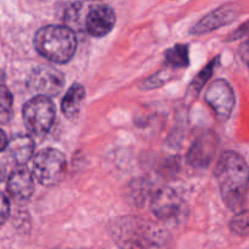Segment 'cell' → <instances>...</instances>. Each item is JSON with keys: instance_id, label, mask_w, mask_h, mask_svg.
Wrapping results in <instances>:
<instances>
[{"instance_id": "cell-19", "label": "cell", "mask_w": 249, "mask_h": 249, "mask_svg": "<svg viewBox=\"0 0 249 249\" xmlns=\"http://www.w3.org/2000/svg\"><path fill=\"white\" fill-rule=\"evenodd\" d=\"M172 78H173V74L169 71V67H165L164 70L160 71V72H157L156 74H153L152 77L143 80V83L141 84V89L143 90L155 89V88H158L160 87V85L168 83Z\"/></svg>"}, {"instance_id": "cell-1", "label": "cell", "mask_w": 249, "mask_h": 249, "mask_svg": "<svg viewBox=\"0 0 249 249\" xmlns=\"http://www.w3.org/2000/svg\"><path fill=\"white\" fill-rule=\"evenodd\" d=\"M112 240L121 249H168L170 237L160 224L140 216H119L108 225Z\"/></svg>"}, {"instance_id": "cell-18", "label": "cell", "mask_w": 249, "mask_h": 249, "mask_svg": "<svg viewBox=\"0 0 249 249\" xmlns=\"http://www.w3.org/2000/svg\"><path fill=\"white\" fill-rule=\"evenodd\" d=\"M230 229L238 236H249V211H243L235 214L230 223Z\"/></svg>"}, {"instance_id": "cell-13", "label": "cell", "mask_w": 249, "mask_h": 249, "mask_svg": "<svg viewBox=\"0 0 249 249\" xmlns=\"http://www.w3.org/2000/svg\"><path fill=\"white\" fill-rule=\"evenodd\" d=\"M6 150L16 164L23 165L33 157L34 141L28 135H16L9 141Z\"/></svg>"}, {"instance_id": "cell-15", "label": "cell", "mask_w": 249, "mask_h": 249, "mask_svg": "<svg viewBox=\"0 0 249 249\" xmlns=\"http://www.w3.org/2000/svg\"><path fill=\"white\" fill-rule=\"evenodd\" d=\"M164 65L174 70L186 68L190 65L189 46L186 44H177L168 49L164 53Z\"/></svg>"}, {"instance_id": "cell-24", "label": "cell", "mask_w": 249, "mask_h": 249, "mask_svg": "<svg viewBox=\"0 0 249 249\" xmlns=\"http://www.w3.org/2000/svg\"><path fill=\"white\" fill-rule=\"evenodd\" d=\"M7 145H9V140H7V136L4 131L0 129V152L5 151L7 148Z\"/></svg>"}, {"instance_id": "cell-5", "label": "cell", "mask_w": 249, "mask_h": 249, "mask_svg": "<svg viewBox=\"0 0 249 249\" xmlns=\"http://www.w3.org/2000/svg\"><path fill=\"white\" fill-rule=\"evenodd\" d=\"M56 109L48 96L36 95L24 104L22 117L26 128L36 136H43L50 131L55 122Z\"/></svg>"}, {"instance_id": "cell-20", "label": "cell", "mask_w": 249, "mask_h": 249, "mask_svg": "<svg viewBox=\"0 0 249 249\" xmlns=\"http://www.w3.org/2000/svg\"><path fill=\"white\" fill-rule=\"evenodd\" d=\"M82 12H83V4L78 2V4H73L68 7V10L66 11V23L67 27L72 28L74 31L75 28H79L80 24H82Z\"/></svg>"}, {"instance_id": "cell-10", "label": "cell", "mask_w": 249, "mask_h": 249, "mask_svg": "<svg viewBox=\"0 0 249 249\" xmlns=\"http://www.w3.org/2000/svg\"><path fill=\"white\" fill-rule=\"evenodd\" d=\"M240 15V6L236 4H226L212 11L203 18L199 19L191 28L190 33L194 36H202V34L211 33V32L219 29L220 27L228 26L232 23Z\"/></svg>"}, {"instance_id": "cell-3", "label": "cell", "mask_w": 249, "mask_h": 249, "mask_svg": "<svg viewBox=\"0 0 249 249\" xmlns=\"http://www.w3.org/2000/svg\"><path fill=\"white\" fill-rule=\"evenodd\" d=\"M36 50L53 63H67L77 50V36L67 26H45L34 36Z\"/></svg>"}, {"instance_id": "cell-4", "label": "cell", "mask_w": 249, "mask_h": 249, "mask_svg": "<svg viewBox=\"0 0 249 249\" xmlns=\"http://www.w3.org/2000/svg\"><path fill=\"white\" fill-rule=\"evenodd\" d=\"M67 162L62 152L56 148L39 151L32 162V174L44 186H55L65 178Z\"/></svg>"}, {"instance_id": "cell-17", "label": "cell", "mask_w": 249, "mask_h": 249, "mask_svg": "<svg viewBox=\"0 0 249 249\" xmlns=\"http://www.w3.org/2000/svg\"><path fill=\"white\" fill-rule=\"evenodd\" d=\"M14 97L5 85H0V124H7L12 118Z\"/></svg>"}, {"instance_id": "cell-2", "label": "cell", "mask_w": 249, "mask_h": 249, "mask_svg": "<svg viewBox=\"0 0 249 249\" xmlns=\"http://www.w3.org/2000/svg\"><path fill=\"white\" fill-rule=\"evenodd\" d=\"M214 174L225 206L236 213L240 212L249 190V167L245 158L235 151H226L219 158Z\"/></svg>"}, {"instance_id": "cell-6", "label": "cell", "mask_w": 249, "mask_h": 249, "mask_svg": "<svg viewBox=\"0 0 249 249\" xmlns=\"http://www.w3.org/2000/svg\"><path fill=\"white\" fill-rule=\"evenodd\" d=\"M151 209L156 218L163 223H178L184 219L186 212L184 199L170 187H163L156 192L151 202Z\"/></svg>"}, {"instance_id": "cell-23", "label": "cell", "mask_w": 249, "mask_h": 249, "mask_svg": "<svg viewBox=\"0 0 249 249\" xmlns=\"http://www.w3.org/2000/svg\"><path fill=\"white\" fill-rule=\"evenodd\" d=\"M240 56L241 60L245 62V65L249 68V38L246 41H243L242 45L240 46Z\"/></svg>"}, {"instance_id": "cell-14", "label": "cell", "mask_w": 249, "mask_h": 249, "mask_svg": "<svg viewBox=\"0 0 249 249\" xmlns=\"http://www.w3.org/2000/svg\"><path fill=\"white\" fill-rule=\"evenodd\" d=\"M85 99V89L82 84L74 83L70 89L67 90V94L63 96L62 104H61V109L62 113L67 118H74L78 116L82 104Z\"/></svg>"}, {"instance_id": "cell-22", "label": "cell", "mask_w": 249, "mask_h": 249, "mask_svg": "<svg viewBox=\"0 0 249 249\" xmlns=\"http://www.w3.org/2000/svg\"><path fill=\"white\" fill-rule=\"evenodd\" d=\"M243 36H249V19L231 34L230 40H237V39L243 38Z\"/></svg>"}, {"instance_id": "cell-8", "label": "cell", "mask_w": 249, "mask_h": 249, "mask_svg": "<svg viewBox=\"0 0 249 249\" xmlns=\"http://www.w3.org/2000/svg\"><path fill=\"white\" fill-rule=\"evenodd\" d=\"M206 101L220 121L230 118L235 107V94L230 83L225 79L214 80L206 92Z\"/></svg>"}, {"instance_id": "cell-7", "label": "cell", "mask_w": 249, "mask_h": 249, "mask_svg": "<svg viewBox=\"0 0 249 249\" xmlns=\"http://www.w3.org/2000/svg\"><path fill=\"white\" fill-rule=\"evenodd\" d=\"M28 87L38 95L55 96L65 85V77L57 68L38 66L28 75Z\"/></svg>"}, {"instance_id": "cell-25", "label": "cell", "mask_w": 249, "mask_h": 249, "mask_svg": "<svg viewBox=\"0 0 249 249\" xmlns=\"http://www.w3.org/2000/svg\"><path fill=\"white\" fill-rule=\"evenodd\" d=\"M5 178H6V167L0 163V182H1Z\"/></svg>"}, {"instance_id": "cell-9", "label": "cell", "mask_w": 249, "mask_h": 249, "mask_svg": "<svg viewBox=\"0 0 249 249\" xmlns=\"http://www.w3.org/2000/svg\"><path fill=\"white\" fill-rule=\"evenodd\" d=\"M219 140L212 131H206L197 136L187 151L186 160L191 167L197 169L208 168L213 162L218 151Z\"/></svg>"}, {"instance_id": "cell-12", "label": "cell", "mask_w": 249, "mask_h": 249, "mask_svg": "<svg viewBox=\"0 0 249 249\" xmlns=\"http://www.w3.org/2000/svg\"><path fill=\"white\" fill-rule=\"evenodd\" d=\"M33 174L26 168H17L7 179V192L17 202L28 201L34 192Z\"/></svg>"}, {"instance_id": "cell-16", "label": "cell", "mask_w": 249, "mask_h": 249, "mask_svg": "<svg viewBox=\"0 0 249 249\" xmlns=\"http://www.w3.org/2000/svg\"><path fill=\"white\" fill-rule=\"evenodd\" d=\"M219 61H220V57H219V56H216L214 60H212L211 62H209L208 65H207L206 67H204L203 70H202L201 72L196 75V78H195V79L190 83V87H189V89H187V97H190L191 100H194L198 96L199 92H201V90L203 89L204 85L207 84V82H208V80L211 79L212 75H213L216 66L219 65Z\"/></svg>"}, {"instance_id": "cell-11", "label": "cell", "mask_w": 249, "mask_h": 249, "mask_svg": "<svg viewBox=\"0 0 249 249\" xmlns=\"http://www.w3.org/2000/svg\"><path fill=\"white\" fill-rule=\"evenodd\" d=\"M117 17L108 5L99 4L90 7L85 16V31L95 38H102L111 33L116 26Z\"/></svg>"}, {"instance_id": "cell-21", "label": "cell", "mask_w": 249, "mask_h": 249, "mask_svg": "<svg viewBox=\"0 0 249 249\" xmlns=\"http://www.w3.org/2000/svg\"><path fill=\"white\" fill-rule=\"evenodd\" d=\"M10 215V202L4 194L0 192V226L6 223Z\"/></svg>"}]
</instances>
